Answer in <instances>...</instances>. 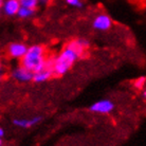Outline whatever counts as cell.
<instances>
[{"mask_svg": "<svg viewBox=\"0 0 146 146\" xmlns=\"http://www.w3.org/2000/svg\"><path fill=\"white\" fill-rule=\"evenodd\" d=\"M0 146H2V139L0 138Z\"/></svg>", "mask_w": 146, "mask_h": 146, "instance_id": "ac0fdd59", "label": "cell"}, {"mask_svg": "<svg viewBox=\"0 0 146 146\" xmlns=\"http://www.w3.org/2000/svg\"><path fill=\"white\" fill-rule=\"evenodd\" d=\"M35 12H36V10H34V9L20 7L18 13H17V16H18L20 19H29L33 17L34 14H35Z\"/></svg>", "mask_w": 146, "mask_h": 146, "instance_id": "30bf717a", "label": "cell"}, {"mask_svg": "<svg viewBox=\"0 0 146 146\" xmlns=\"http://www.w3.org/2000/svg\"><path fill=\"white\" fill-rule=\"evenodd\" d=\"M92 27L96 31L106 32V31L111 29V27H112V19L109 15L105 14V13L98 14L92 20Z\"/></svg>", "mask_w": 146, "mask_h": 146, "instance_id": "277c9868", "label": "cell"}, {"mask_svg": "<svg viewBox=\"0 0 146 146\" xmlns=\"http://www.w3.org/2000/svg\"><path fill=\"white\" fill-rule=\"evenodd\" d=\"M114 109V104L112 101L108 99L96 101L90 106V111L99 114H109Z\"/></svg>", "mask_w": 146, "mask_h": 146, "instance_id": "5b68a950", "label": "cell"}, {"mask_svg": "<svg viewBox=\"0 0 146 146\" xmlns=\"http://www.w3.org/2000/svg\"><path fill=\"white\" fill-rule=\"evenodd\" d=\"M142 91V99L143 101H145L146 99V89H143V90H141Z\"/></svg>", "mask_w": 146, "mask_h": 146, "instance_id": "9a60e30c", "label": "cell"}, {"mask_svg": "<svg viewBox=\"0 0 146 146\" xmlns=\"http://www.w3.org/2000/svg\"><path fill=\"white\" fill-rule=\"evenodd\" d=\"M0 71H1V59H0Z\"/></svg>", "mask_w": 146, "mask_h": 146, "instance_id": "d6986e66", "label": "cell"}, {"mask_svg": "<svg viewBox=\"0 0 146 146\" xmlns=\"http://www.w3.org/2000/svg\"><path fill=\"white\" fill-rule=\"evenodd\" d=\"M19 9H20V3L18 0H4L0 11L7 17H14L17 16Z\"/></svg>", "mask_w": 146, "mask_h": 146, "instance_id": "ba28073f", "label": "cell"}, {"mask_svg": "<svg viewBox=\"0 0 146 146\" xmlns=\"http://www.w3.org/2000/svg\"><path fill=\"white\" fill-rule=\"evenodd\" d=\"M145 84H146V80H145V76L143 75V76H140L138 78H135L133 80V86L137 90H143V89H145Z\"/></svg>", "mask_w": 146, "mask_h": 146, "instance_id": "7c38bea8", "label": "cell"}, {"mask_svg": "<svg viewBox=\"0 0 146 146\" xmlns=\"http://www.w3.org/2000/svg\"><path fill=\"white\" fill-rule=\"evenodd\" d=\"M20 7H29V9H34L36 10L38 7V0H18Z\"/></svg>", "mask_w": 146, "mask_h": 146, "instance_id": "8fae6325", "label": "cell"}, {"mask_svg": "<svg viewBox=\"0 0 146 146\" xmlns=\"http://www.w3.org/2000/svg\"><path fill=\"white\" fill-rule=\"evenodd\" d=\"M28 50V46L23 42H12L7 47V54L14 59H20L23 57Z\"/></svg>", "mask_w": 146, "mask_h": 146, "instance_id": "8992f818", "label": "cell"}, {"mask_svg": "<svg viewBox=\"0 0 146 146\" xmlns=\"http://www.w3.org/2000/svg\"><path fill=\"white\" fill-rule=\"evenodd\" d=\"M89 47V41L84 38L71 40L66 47L59 52L57 56L53 58V65L52 69L54 72V75H65L67 72H69L75 62L83 57L86 53V50Z\"/></svg>", "mask_w": 146, "mask_h": 146, "instance_id": "6da1fadb", "label": "cell"}, {"mask_svg": "<svg viewBox=\"0 0 146 146\" xmlns=\"http://www.w3.org/2000/svg\"><path fill=\"white\" fill-rule=\"evenodd\" d=\"M12 76L19 83H29L33 80V73L20 65L12 71Z\"/></svg>", "mask_w": 146, "mask_h": 146, "instance_id": "52a82bcc", "label": "cell"}, {"mask_svg": "<svg viewBox=\"0 0 146 146\" xmlns=\"http://www.w3.org/2000/svg\"><path fill=\"white\" fill-rule=\"evenodd\" d=\"M48 54L46 48L41 44H32L31 47H28L26 54L20 59V65L32 73H35L46 66Z\"/></svg>", "mask_w": 146, "mask_h": 146, "instance_id": "7a4b0ae2", "label": "cell"}, {"mask_svg": "<svg viewBox=\"0 0 146 146\" xmlns=\"http://www.w3.org/2000/svg\"><path fill=\"white\" fill-rule=\"evenodd\" d=\"M4 135H5V131H4V129H3V128L0 127V138L2 139V138L4 137Z\"/></svg>", "mask_w": 146, "mask_h": 146, "instance_id": "5bb4252c", "label": "cell"}, {"mask_svg": "<svg viewBox=\"0 0 146 146\" xmlns=\"http://www.w3.org/2000/svg\"><path fill=\"white\" fill-rule=\"evenodd\" d=\"M66 2L71 7H83V1L82 0H66Z\"/></svg>", "mask_w": 146, "mask_h": 146, "instance_id": "4fadbf2b", "label": "cell"}, {"mask_svg": "<svg viewBox=\"0 0 146 146\" xmlns=\"http://www.w3.org/2000/svg\"><path fill=\"white\" fill-rule=\"evenodd\" d=\"M3 73H2V71H0V82L3 80Z\"/></svg>", "mask_w": 146, "mask_h": 146, "instance_id": "2e32d148", "label": "cell"}, {"mask_svg": "<svg viewBox=\"0 0 146 146\" xmlns=\"http://www.w3.org/2000/svg\"><path fill=\"white\" fill-rule=\"evenodd\" d=\"M3 1H4V0H0V10H1V7H2V4H3Z\"/></svg>", "mask_w": 146, "mask_h": 146, "instance_id": "e0dca14e", "label": "cell"}, {"mask_svg": "<svg viewBox=\"0 0 146 146\" xmlns=\"http://www.w3.org/2000/svg\"><path fill=\"white\" fill-rule=\"evenodd\" d=\"M52 65H53V58L48 57L46 66L39 71L33 73V80H32L37 83V84H40V83L48 82L50 78H52V76L54 75V72H53V69H52Z\"/></svg>", "mask_w": 146, "mask_h": 146, "instance_id": "3957f363", "label": "cell"}, {"mask_svg": "<svg viewBox=\"0 0 146 146\" xmlns=\"http://www.w3.org/2000/svg\"><path fill=\"white\" fill-rule=\"evenodd\" d=\"M41 117H19V119H14L13 124L18 128H31L34 127L40 122Z\"/></svg>", "mask_w": 146, "mask_h": 146, "instance_id": "9c48e42d", "label": "cell"}]
</instances>
